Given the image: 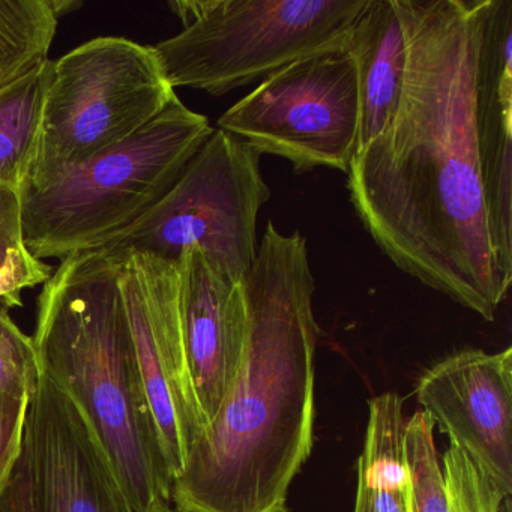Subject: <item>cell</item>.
Returning a JSON list of instances; mask_svg holds the SVG:
<instances>
[{"mask_svg": "<svg viewBox=\"0 0 512 512\" xmlns=\"http://www.w3.org/2000/svg\"><path fill=\"white\" fill-rule=\"evenodd\" d=\"M490 0H397L406 38L394 118L347 170L350 202L400 271L493 322L511 284L491 245L476 139Z\"/></svg>", "mask_w": 512, "mask_h": 512, "instance_id": "6da1fadb", "label": "cell"}, {"mask_svg": "<svg viewBox=\"0 0 512 512\" xmlns=\"http://www.w3.org/2000/svg\"><path fill=\"white\" fill-rule=\"evenodd\" d=\"M242 287L241 364L173 481L181 512H289L290 487L313 448L319 326L307 239L269 220Z\"/></svg>", "mask_w": 512, "mask_h": 512, "instance_id": "7a4b0ae2", "label": "cell"}, {"mask_svg": "<svg viewBox=\"0 0 512 512\" xmlns=\"http://www.w3.org/2000/svg\"><path fill=\"white\" fill-rule=\"evenodd\" d=\"M35 352L103 445L137 512L172 503L175 476L155 422L119 284V257L62 259L38 298Z\"/></svg>", "mask_w": 512, "mask_h": 512, "instance_id": "3957f363", "label": "cell"}, {"mask_svg": "<svg viewBox=\"0 0 512 512\" xmlns=\"http://www.w3.org/2000/svg\"><path fill=\"white\" fill-rule=\"evenodd\" d=\"M212 131L176 98L130 139L23 191L29 253L44 262L98 250L163 199Z\"/></svg>", "mask_w": 512, "mask_h": 512, "instance_id": "277c9868", "label": "cell"}, {"mask_svg": "<svg viewBox=\"0 0 512 512\" xmlns=\"http://www.w3.org/2000/svg\"><path fill=\"white\" fill-rule=\"evenodd\" d=\"M370 0H178L184 29L154 47L167 82L212 97L343 52Z\"/></svg>", "mask_w": 512, "mask_h": 512, "instance_id": "5b68a950", "label": "cell"}, {"mask_svg": "<svg viewBox=\"0 0 512 512\" xmlns=\"http://www.w3.org/2000/svg\"><path fill=\"white\" fill-rule=\"evenodd\" d=\"M176 98L154 47L127 38H95L52 61L25 190L130 139Z\"/></svg>", "mask_w": 512, "mask_h": 512, "instance_id": "8992f818", "label": "cell"}, {"mask_svg": "<svg viewBox=\"0 0 512 512\" xmlns=\"http://www.w3.org/2000/svg\"><path fill=\"white\" fill-rule=\"evenodd\" d=\"M259 152L214 128L163 199L98 250L179 260L196 247L235 280L257 254V217L271 199Z\"/></svg>", "mask_w": 512, "mask_h": 512, "instance_id": "52a82bcc", "label": "cell"}, {"mask_svg": "<svg viewBox=\"0 0 512 512\" xmlns=\"http://www.w3.org/2000/svg\"><path fill=\"white\" fill-rule=\"evenodd\" d=\"M260 155L284 158L296 173L346 172L358 151L359 94L346 50L302 59L268 79L217 124Z\"/></svg>", "mask_w": 512, "mask_h": 512, "instance_id": "ba28073f", "label": "cell"}, {"mask_svg": "<svg viewBox=\"0 0 512 512\" xmlns=\"http://www.w3.org/2000/svg\"><path fill=\"white\" fill-rule=\"evenodd\" d=\"M115 254L119 257V284L140 370L176 478L203 433L185 358L181 265L179 260L154 254Z\"/></svg>", "mask_w": 512, "mask_h": 512, "instance_id": "9c48e42d", "label": "cell"}, {"mask_svg": "<svg viewBox=\"0 0 512 512\" xmlns=\"http://www.w3.org/2000/svg\"><path fill=\"white\" fill-rule=\"evenodd\" d=\"M23 460L32 512H137L97 434L43 371L29 398Z\"/></svg>", "mask_w": 512, "mask_h": 512, "instance_id": "30bf717a", "label": "cell"}, {"mask_svg": "<svg viewBox=\"0 0 512 512\" xmlns=\"http://www.w3.org/2000/svg\"><path fill=\"white\" fill-rule=\"evenodd\" d=\"M416 397L451 445L512 491V347L446 356L422 374Z\"/></svg>", "mask_w": 512, "mask_h": 512, "instance_id": "8fae6325", "label": "cell"}, {"mask_svg": "<svg viewBox=\"0 0 512 512\" xmlns=\"http://www.w3.org/2000/svg\"><path fill=\"white\" fill-rule=\"evenodd\" d=\"M179 265L185 358L205 431L241 364L247 304L242 280L230 277L199 248H187Z\"/></svg>", "mask_w": 512, "mask_h": 512, "instance_id": "7c38bea8", "label": "cell"}, {"mask_svg": "<svg viewBox=\"0 0 512 512\" xmlns=\"http://www.w3.org/2000/svg\"><path fill=\"white\" fill-rule=\"evenodd\" d=\"M476 139L491 245L512 281V0H490L476 67Z\"/></svg>", "mask_w": 512, "mask_h": 512, "instance_id": "4fadbf2b", "label": "cell"}, {"mask_svg": "<svg viewBox=\"0 0 512 512\" xmlns=\"http://www.w3.org/2000/svg\"><path fill=\"white\" fill-rule=\"evenodd\" d=\"M346 52L358 80L359 151L386 130L400 103L407 49L397 0L368 2Z\"/></svg>", "mask_w": 512, "mask_h": 512, "instance_id": "5bb4252c", "label": "cell"}, {"mask_svg": "<svg viewBox=\"0 0 512 512\" xmlns=\"http://www.w3.org/2000/svg\"><path fill=\"white\" fill-rule=\"evenodd\" d=\"M406 421L403 400L397 392L377 395L368 403L353 512H407Z\"/></svg>", "mask_w": 512, "mask_h": 512, "instance_id": "9a60e30c", "label": "cell"}, {"mask_svg": "<svg viewBox=\"0 0 512 512\" xmlns=\"http://www.w3.org/2000/svg\"><path fill=\"white\" fill-rule=\"evenodd\" d=\"M52 61L0 88V184L25 190L34 164Z\"/></svg>", "mask_w": 512, "mask_h": 512, "instance_id": "2e32d148", "label": "cell"}, {"mask_svg": "<svg viewBox=\"0 0 512 512\" xmlns=\"http://www.w3.org/2000/svg\"><path fill=\"white\" fill-rule=\"evenodd\" d=\"M76 0H0V88L49 61L59 19Z\"/></svg>", "mask_w": 512, "mask_h": 512, "instance_id": "e0dca14e", "label": "cell"}, {"mask_svg": "<svg viewBox=\"0 0 512 512\" xmlns=\"http://www.w3.org/2000/svg\"><path fill=\"white\" fill-rule=\"evenodd\" d=\"M52 274V266L26 247L22 191L0 184V302L22 307L23 290L47 283Z\"/></svg>", "mask_w": 512, "mask_h": 512, "instance_id": "ac0fdd59", "label": "cell"}, {"mask_svg": "<svg viewBox=\"0 0 512 512\" xmlns=\"http://www.w3.org/2000/svg\"><path fill=\"white\" fill-rule=\"evenodd\" d=\"M404 455L409 472L407 512H451L434 445V424L424 412L406 421Z\"/></svg>", "mask_w": 512, "mask_h": 512, "instance_id": "d6986e66", "label": "cell"}, {"mask_svg": "<svg viewBox=\"0 0 512 512\" xmlns=\"http://www.w3.org/2000/svg\"><path fill=\"white\" fill-rule=\"evenodd\" d=\"M440 466L451 512H512V491L457 446L449 445Z\"/></svg>", "mask_w": 512, "mask_h": 512, "instance_id": "ffe728a7", "label": "cell"}, {"mask_svg": "<svg viewBox=\"0 0 512 512\" xmlns=\"http://www.w3.org/2000/svg\"><path fill=\"white\" fill-rule=\"evenodd\" d=\"M41 377L32 337L0 308V389L32 395Z\"/></svg>", "mask_w": 512, "mask_h": 512, "instance_id": "44dd1931", "label": "cell"}, {"mask_svg": "<svg viewBox=\"0 0 512 512\" xmlns=\"http://www.w3.org/2000/svg\"><path fill=\"white\" fill-rule=\"evenodd\" d=\"M29 398L25 392L0 389V499L22 460Z\"/></svg>", "mask_w": 512, "mask_h": 512, "instance_id": "7402d4cb", "label": "cell"}, {"mask_svg": "<svg viewBox=\"0 0 512 512\" xmlns=\"http://www.w3.org/2000/svg\"><path fill=\"white\" fill-rule=\"evenodd\" d=\"M0 512H32L31 482L23 457L14 470L7 491L0 499Z\"/></svg>", "mask_w": 512, "mask_h": 512, "instance_id": "603a6c76", "label": "cell"}, {"mask_svg": "<svg viewBox=\"0 0 512 512\" xmlns=\"http://www.w3.org/2000/svg\"><path fill=\"white\" fill-rule=\"evenodd\" d=\"M148 512H181V511H178V509H176V508H172V506H170V505H161V506H158V508L151 509V511H148Z\"/></svg>", "mask_w": 512, "mask_h": 512, "instance_id": "cb8c5ba5", "label": "cell"}]
</instances>
